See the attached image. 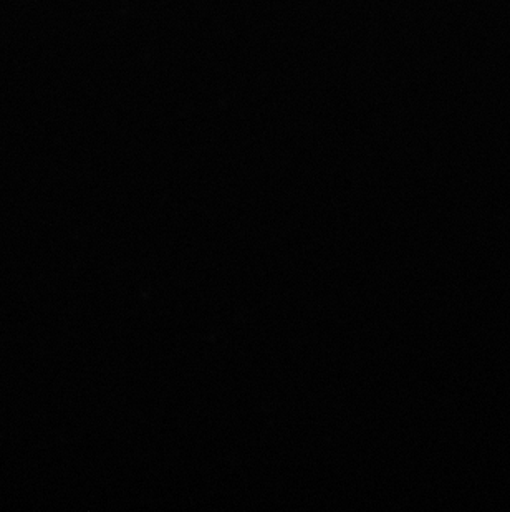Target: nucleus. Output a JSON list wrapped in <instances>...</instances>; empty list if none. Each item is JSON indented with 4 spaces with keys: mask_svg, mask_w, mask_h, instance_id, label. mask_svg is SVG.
<instances>
[]
</instances>
